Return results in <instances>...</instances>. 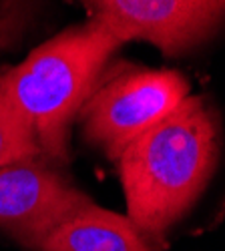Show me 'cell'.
<instances>
[{
	"instance_id": "2",
	"label": "cell",
	"mask_w": 225,
	"mask_h": 251,
	"mask_svg": "<svg viewBox=\"0 0 225 251\" xmlns=\"http://www.w3.org/2000/svg\"><path fill=\"white\" fill-rule=\"evenodd\" d=\"M123 40L99 18L60 32L0 75L12 109L30 129L45 161L69 157V129Z\"/></svg>"
},
{
	"instance_id": "3",
	"label": "cell",
	"mask_w": 225,
	"mask_h": 251,
	"mask_svg": "<svg viewBox=\"0 0 225 251\" xmlns=\"http://www.w3.org/2000/svg\"><path fill=\"white\" fill-rule=\"evenodd\" d=\"M187 93V80L175 71H111L97 80L78 111L85 139L117 161L137 137L173 113Z\"/></svg>"
},
{
	"instance_id": "7",
	"label": "cell",
	"mask_w": 225,
	"mask_h": 251,
	"mask_svg": "<svg viewBox=\"0 0 225 251\" xmlns=\"http://www.w3.org/2000/svg\"><path fill=\"white\" fill-rule=\"evenodd\" d=\"M28 159H43V155L26 123L12 109L0 87V167Z\"/></svg>"
},
{
	"instance_id": "6",
	"label": "cell",
	"mask_w": 225,
	"mask_h": 251,
	"mask_svg": "<svg viewBox=\"0 0 225 251\" xmlns=\"http://www.w3.org/2000/svg\"><path fill=\"white\" fill-rule=\"evenodd\" d=\"M38 251H157L151 235L129 217L93 203L67 215L43 239Z\"/></svg>"
},
{
	"instance_id": "4",
	"label": "cell",
	"mask_w": 225,
	"mask_h": 251,
	"mask_svg": "<svg viewBox=\"0 0 225 251\" xmlns=\"http://www.w3.org/2000/svg\"><path fill=\"white\" fill-rule=\"evenodd\" d=\"M91 203L45 159H28L0 167V229L28 247L43 239L78 207Z\"/></svg>"
},
{
	"instance_id": "5",
	"label": "cell",
	"mask_w": 225,
	"mask_h": 251,
	"mask_svg": "<svg viewBox=\"0 0 225 251\" xmlns=\"http://www.w3.org/2000/svg\"><path fill=\"white\" fill-rule=\"evenodd\" d=\"M99 20L125 43L143 38L165 54H179L225 18V0H87Z\"/></svg>"
},
{
	"instance_id": "1",
	"label": "cell",
	"mask_w": 225,
	"mask_h": 251,
	"mask_svg": "<svg viewBox=\"0 0 225 251\" xmlns=\"http://www.w3.org/2000/svg\"><path fill=\"white\" fill-rule=\"evenodd\" d=\"M215 159L213 113L203 99L187 97L117 159L129 219L151 237L165 231L205 187Z\"/></svg>"
}]
</instances>
